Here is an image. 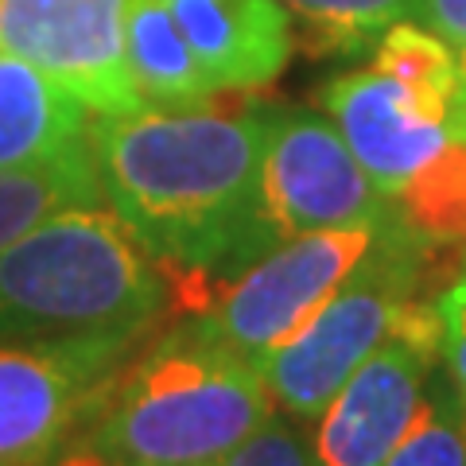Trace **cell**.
<instances>
[{"mask_svg": "<svg viewBox=\"0 0 466 466\" xmlns=\"http://www.w3.org/2000/svg\"><path fill=\"white\" fill-rule=\"evenodd\" d=\"M167 284L106 202L66 207L0 253V339L156 327Z\"/></svg>", "mask_w": 466, "mask_h": 466, "instance_id": "cell-3", "label": "cell"}, {"mask_svg": "<svg viewBox=\"0 0 466 466\" xmlns=\"http://www.w3.org/2000/svg\"><path fill=\"white\" fill-rule=\"evenodd\" d=\"M381 466H466V412L447 377L428 381L416 420Z\"/></svg>", "mask_w": 466, "mask_h": 466, "instance_id": "cell-18", "label": "cell"}, {"mask_svg": "<svg viewBox=\"0 0 466 466\" xmlns=\"http://www.w3.org/2000/svg\"><path fill=\"white\" fill-rule=\"evenodd\" d=\"M435 311H440V358L466 412V257L435 296Z\"/></svg>", "mask_w": 466, "mask_h": 466, "instance_id": "cell-20", "label": "cell"}, {"mask_svg": "<svg viewBox=\"0 0 466 466\" xmlns=\"http://www.w3.org/2000/svg\"><path fill=\"white\" fill-rule=\"evenodd\" d=\"M47 466H137V462H125V459L109 455V451H101L86 431H78L75 440H66L55 451V459Z\"/></svg>", "mask_w": 466, "mask_h": 466, "instance_id": "cell-22", "label": "cell"}, {"mask_svg": "<svg viewBox=\"0 0 466 466\" xmlns=\"http://www.w3.org/2000/svg\"><path fill=\"white\" fill-rule=\"evenodd\" d=\"M397 214L428 249H466V137L451 140V148L408 187Z\"/></svg>", "mask_w": 466, "mask_h": 466, "instance_id": "cell-16", "label": "cell"}, {"mask_svg": "<svg viewBox=\"0 0 466 466\" xmlns=\"http://www.w3.org/2000/svg\"><path fill=\"white\" fill-rule=\"evenodd\" d=\"M397 226L319 229L284 238L276 249L226 280V288H218V296L191 319V327L260 366L276 346L311 323V315Z\"/></svg>", "mask_w": 466, "mask_h": 466, "instance_id": "cell-6", "label": "cell"}, {"mask_svg": "<svg viewBox=\"0 0 466 466\" xmlns=\"http://www.w3.org/2000/svg\"><path fill=\"white\" fill-rule=\"evenodd\" d=\"M440 358V311L435 296L404 303L389 339L350 373L315 420L319 466H381L420 412Z\"/></svg>", "mask_w": 466, "mask_h": 466, "instance_id": "cell-7", "label": "cell"}, {"mask_svg": "<svg viewBox=\"0 0 466 466\" xmlns=\"http://www.w3.org/2000/svg\"><path fill=\"white\" fill-rule=\"evenodd\" d=\"M455 63H459V97H455V113H451V128L466 137V43L455 47Z\"/></svg>", "mask_w": 466, "mask_h": 466, "instance_id": "cell-23", "label": "cell"}, {"mask_svg": "<svg viewBox=\"0 0 466 466\" xmlns=\"http://www.w3.org/2000/svg\"><path fill=\"white\" fill-rule=\"evenodd\" d=\"M416 24H424L451 47L466 43V0H420L412 12Z\"/></svg>", "mask_w": 466, "mask_h": 466, "instance_id": "cell-21", "label": "cell"}, {"mask_svg": "<svg viewBox=\"0 0 466 466\" xmlns=\"http://www.w3.org/2000/svg\"><path fill=\"white\" fill-rule=\"evenodd\" d=\"M128 0H0V51L39 66L97 116L144 109L125 55Z\"/></svg>", "mask_w": 466, "mask_h": 466, "instance_id": "cell-9", "label": "cell"}, {"mask_svg": "<svg viewBox=\"0 0 466 466\" xmlns=\"http://www.w3.org/2000/svg\"><path fill=\"white\" fill-rule=\"evenodd\" d=\"M323 109L392 210L459 137L447 121L428 116L397 78L377 66L327 82Z\"/></svg>", "mask_w": 466, "mask_h": 466, "instance_id": "cell-10", "label": "cell"}, {"mask_svg": "<svg viewBox=\"0 0 466 466\" xmlns=\"http://www.w3.org/2000/svg\"><path fill=\"white\" fill-rule=\"evenodd\" d=\"M106 202L97 179L94 148L51 159L35 167H5L0 171V253L32 233L43 218L66 207Z\"/></svg>", "mask_w": 466, "mask_h": 466, "instance_id": "cell-14", "label": "cell"}, {"mask_svg": "<svg viewBox=\"0 0 466 466\" xmlns=\"http://www.w3.org/2000/svg\"><path fill=\"white\" fill-rule=\"evenodd\" d=\"M431 257L440 249H428L408 226L389 229L311 323L257 366L272 408L299 428L315 424L350 373L389 339L404 303L428 291Z\"/></svg>", "mask_w": 466, "mask_h": 466, "instance_id": "cell-4", "label": "cell"}, {"mask_svg": "<svg viewBox=\"0 0 466 466\" xmlns=\"http://www.w3.org/2000/svg\"><path fill=\"white\" fill-rule=\"evenodd\" d=\"M373 66L397 78L428 116L451 125L459 97V63L451 43L428 32L424 24L400 20L373 43Z\"/></svg>", "mask_w": 466, "mask_h": 466, "instance_id": "cell-15", "label": "cell"}, {"mask_svg": "<svg viewBox=\"0 0 466 466\" xmlns=\"http://www.w3.org/2000/svg\"><path fill=\"white\" fill-rule=\"evenodd\" d=\"M195 51L202 75L222 90H265L291 58V12L284 0H164Z\"/></svg>", "mask_w": 466, "mask_h": 466, "instance_id": "cell-11", "label": "cell"}, {"mask_svg": "<svg viewBox=\"0 0 466 466\" xmlns=\"http://www.w3.org/2000/svg\"><path fill=\"white\" fill-rule=\"evenodd\" d=\"M265 202L280 241L400 222L330 116L296 106H265Z\"/></svg>", "mask_w": 466, "mask_h": 466, "instance_id": "cell-8", "label": "cell"}, {"mask_svg": "<svg viewBox=\"0 0 466 466\" xmlns=\"http://www.w3.org/2000/svg\"><path fill=\"white\" fill-rule=\"evenodd\" d=\"M125 55L128 75H133L144 106L152 109L210 106V97L218 94L164 0H128Z\"/></svg>", "mask_w": 466, "mask_h": 466, "instance_id": "cell-13", "label": "cell"}, {"mask_svg": "<svg viewBox=\"0 0 466 466\" xmlns=\"http://www.w3.org/2000/svg\"><path fill=\"white\" fill-rule=\"evenodd\" d=\"M420 0H284L319 51H373L392 24L412 20Z\"/></svg>", "mask_w": 466, "mask_h": 466, "instance_id": "cell-17", "label": "cell"}, {"mask_svg": "<svg viewBox=\"0 0 466 466\" xmlns=\"http://www.w3.org/2000/svg\"><path fill=\"white\" fill-rule=\"evenodd\" d=\"M222 466H319V459L296 420L272 412Z\"/></svg>", "mask_w": 466, "mask_h": 466, "instance_id": "cell-19", "label": "cell"}, {"mask_svg": "<svg viewBox=\"0 0 466 466\" xmlns=\"http://www.w3.org/2000/svg\"><path fill=\"white\" fill-rule=\"evenodd\" d=\"M156 327L0 342V466H47L90 424L125 361Z\"/></svg>", "mask_w": 466, "mask_h": 466, "instance_id": "cell-5", "label": "cell"}, {"mask_svg": "<svg viewBox=\"0 0 466 466\" xmlns=\"http://www.w3.org/2000/svg\"><path fill=\"white\" fill-rule=\"evenodd\" d=\"M94 116L39 66L0 51V171L94 148Z\"/></svg>", "mask_w": 466, "mask_h": 466, "instance_id": "cell-12", "label": "cell"}, {"mask_svg": "<svg viewBox=\"0 0 466 466\" xmlns=\"http://www.w3.org/2000/svg\"><path fill=\"white\" fill-rule=\"evenodd\" d=\"M272 412L253 361L187 323L125 361L82 431L137 466H222Z\"/></svg>", "mask_w": 466, "mask_h": 466, "instance_id": "cell-2", "label": "cell"}, {"mask_svg": "<svg viewBox=\"0 0 466 466\" xmlns=\"http://www.w3.org/2000/svg\"><path fill=\"white\" fill-rule=\"evenodd\" d=\"M106 207L164 276L233 280L280 245L265 202V106L94 116Z\"/></svg>", "mask_w": 466, "mask_h": 466, "instance_id": "cell-1", "label": "cell"}]
</instances>
